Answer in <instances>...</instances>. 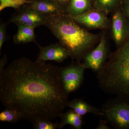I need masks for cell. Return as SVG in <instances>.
<instances>
[{
    "label": "cell",
    "mask_w": 129,
    "mask_h": 129,
    "mask_svg": "<svg viewBox=\"0 0 129 129\" xmlns=\"http://www.w3.org/2000/svg\"><path fill=\"white\" fill-rule=\"evenodd\" d=\"M62 85L60 70L46 62L20 58L0 73V100L30 122L59 117L68 99Z\"/></svg>",
    "instance_id": "1"
},
{
    "label": "cell",
    "mask_w": 129,
    "mask_h": 129,
    "mask_svg": "<svg viewBox=\"0 0 129 129\" xmlns=\"http://www.w3.org/2000/svg\"><path fill=\"white\" fill-rule=\"evenodd\" d=\"M44 25L48 28L60 43L67 49L70 57L81 63L86 53L93 49L96 43V35L63 14L47 16Z\"/></svg>",
    "instance_id": "2"
},
{
    "label": "cell",
    "mask_w": 129,
    "mask_h": 129,
    "mask_svg": "<svg viewBox=\"0 0 129 129\" xmlns=\"http://www.w3.org/2000/svg\"><path fill=\"white\" fill-rule=\"evenodd\" d=\"M96 78L104 92L129 99V37L110 55Z\"/></svg>",
    "instance_id": "3"
},
{
    "label": "cell",
    "mask_w": 129,
    "mask_h": 129,
    "mask_svg": "<svg viewBox=\"0 0 129 129\" xmlns=\"http://www.w3.org/2000/svg\"><path fill=\"white\" fill-rule=\"evenodd\" d=\"M103 117L116 129H129V99L117 96L102 106Z\"/></svg>",
    "instance_id": "4"
},
{
    "label": "cell",
    "mask_w": 129,
    "mask_h": 129,
    "mask_svg": "<svg viewBox=\"0 0 129 129\" xmlns=\"http://www.w3.org/2000/svg\"><path fill=\"white\" fill-rule=\"evenodd\" d=\"M85 69L81 63L77 62L59 68L61 83L67 94L74 92L80 87L84 80Z\"/></svg>",
    "instance_id": "5"
},
{
    "label": "cell",
    "mask_w": 129,
    "mask_h": 129,
    "mask_svg": "<svg viewBox=\"0 0 129 129\" xmlns=\"http://www.w3.org/2000/svg\"><path fill=\"white\" fill-rule=\"evenodd\" d=\"M46 15L37 12L29 6L27 3L16 9L9 21V23L18 25L23 24L35 28L44 25L46 20Z\"/></svg>",
    "instance_id": "6"
},
{
    "label": "cell",
    "mask_w": 129,
    "mask_h": 129,
    "mask_svg": "<svg viewBox=\"0 0 129 129\" xmlns=\"http://www.w3.org/2000/svg\"><path fill=\"white\" fill-rule=\"evenodd\" d=\"M108 51L106 37L102 36L97 46L84 56L81 64L86 69H90L98 73L106 63Z\"/></svg>",
    "instance_id": "7"
},
{
    "label": "cell",
    "mask_w": 129,
    "mask_h": 129,
    "mask_svg": "<svg viewBox=\"0 0 129 129\" xmlns=\"http://www.w3.org/2000/svg\"><path fill=\"white\" fill-rule=\"evenodd\" d=\"M67 16L83 28L103 29L108 27L109 25L107 14L94 8L79 16Z\"/></svg>",
    "instance_id": "8"
},
{
    "label": "cell",
    "mask_w": 129,
    "mask_h": 129,
    "mask_svg": "<svg viewBox=\"0 0 129 129\" xmlns=\"http://www.w3.org/2000/svg\"><path fill=\"white\" fill-rule=\"evenodd\" d=\"M112 32L117 48L129 37V21L120 8L115 10L113 16Z\"/></svg>",
    "instance_id": "9"
},
{
    "label": "cell",
    "mask_w": 129,
    "mask_h": 129,
    "mask_svg": "<svg viewBox=\"0 0 129 129\" xmlns=\"http://www.w3.org/2000/svg\"><path fill=\"white\" fill-rule=\"evenodd\" d=\"M39 53L36 61L38 62H46L47 61H55L62 62L70 57L69 53L60 42L51 44L47 46H39Z\"/></svg>",
    "instance_id": "10"
},
{
    "label": "cell",
    "mask_w": 129,
    "mask_h": 129,
    "mask_svg": "<svg viewBox=\"0 0 129 129\" xmlns=\"http://www.w3.org/2000/svg\"><path fill=\"white\" fill-rule=\"evenodd\" d=\"M27 3L33 9L46 16L64 15L60 8L51 0H30Z\"/></svg>",
    "instance_id": "11"
},
{
    "label": "cell",
    "mask_w": 129,
    "mask_h": 129,
    "mask_svg": "<svg viewBox=\"0 0 129 129\" xmlns=\"http://www.w3.org/2000/svg\"><path fill=\"white\" fill-rule=\"evenodd\" d=\"M67 107L73 109L75 112L83 117L88 113L92 114L96 116H103L101 109L92 106L83 99H74L68 101Z\"/></svg>",
    "instance_id": "12"
},
{
    "label": "cell",
    "mask_w": 129,
    "mask_h": 129,
    "mask_svg": "<svg viewBox=\"0 0 129 129\" xmlns=\"http://www.w3.org/2000/svg\"><path fill=\"white\" fill-rule=\"evenodd\" d=\"M92 0H69L65 15H80L92 9Z\"/></svg>",
    "instance_id": "13"
},
{
    "label": "cell",
    "mask_w": 129,
    "mask_h": 129,
    "mask_svg": "<svg viewBox=\"0 0 129 129\" xmlns=\"http://www.w3.org/2000/svg\"><path fill=\"white\" fill-rule=\"evenodd\" d=\"M17 26V32L13 38L14 44L19 45L36 42L35 28L23 24H19Z\"/></svg>",
    "instance_id": "14"
},
{
    "label": "cell",
    "mask_w": 129,
    "mask_h": 129,
    "mask_svg": "<svg viewBox=\"0 0 129 129\" xmlns=\"http://www.w3.org/2000/svg\"><path fill=\"white\" fill-rule=\"evenodd\" d=\"M59 117L60 118L59 129L62 128L66 125H70L76 129H81L84 124L82 116L72 109L66 112L62 113Z\"/></svg>",
    "instance_id": "15"
},
{
    "label": "cell",
    "mask_w": 129,
    "mask_h": 129,
    "mask_svg": "<svg viewBox=\"0 0 129 129\" xmlns=\"http://www.w3.org/2000/svg\"><path fill=\"white\" fill-rule=\"evenodd\" d=\"M123 0H92L94 9L103 12L106 14L115 11L122 6Z\"/></svg>",
    "instance_id": "16"
},
{
    "label": "cell",
    "mask_w": 129,
    "mask_h": 129,
    "mask_svg": "<svg viewBox=\"0 0 129 129\" xmlns=\"http://www.w3.org/2000/svg\"><path fill=\"white\" fill-rule=\"evenodd\" d=\"M22 119V115L18 111L9 108L0 113V121L8 123H15Z\"/></svg>",
    "instance_id": "17"
},
{
    "label": "cell",
    "mask_w": 129,
    "mask_h": 129,
    "mask_svg": "<svg viewBox=\"0 0 129 129\" xmlns=\"http://www.w3.org/2000/svg\"><path fill=\"white\" fill-rule=\"evenodd\" d=\"M30 0H0V11L7 8H12L16 9L21 6L29 2Z\"/></svg>",
    "instance_id": "18"
},
{
    "label": "cell",
    "mask_w": 129,
    "mask_h": 129,
    "mask_svg": "<svg viewBox=\"0 0 129 129\" xmlns=\"http://www.w3.org/2000/svg\"><path fill=\"white\" fill-rule=\"evenodd\" d=\"M32 123L35 129H59L60 127V122L53 123L50 120H40Z\"/></svg>",
    "instance_id": "19"
},
{
    "label": "cell",
    "mask_w": 129,
    "mask_h": 129,
    "mask_svg": "<svg viewBox=\"0 0 129 129\" xmlns=\"http://www.w3.org/2000/svg\"><path fill=\"white\" fill-rule=\"evenodd\" d=\"M6 39V24L1 21L0 24V51Z\"/></svg>",
    "instance_id": "20"
},
{
    "label": "cell",
    "mask_w": 129,
    "mask_h": 129,
    "mask_svg": "<svg viewBox=\"0 0 129 129\" xmlns=\"http://www.w3.org/2000/svg\"><path fill=\"white\" fill-rule=\"evenodd\" d=\"M60 8L63 14L65 15V12L68 5L69 0H51Z\"/></svg>",
    "instance_id": "21"
},
{
    "label": "cell",
    "mask_w": 129,
    "mask_h": 129,
    "mask_svg": "<svg viewBox=\"0 0 129 129\" xmlns=\"http://www.w3.org/2000/svg\"><path fill=\"white\" fill-rule=\"evenodd\" d=\"M107 122L105 119H100L96 129H111V127L107 124Z\"/></svg>",
    "instance_id": "22"
},
{
    "label": "cell",
    "mask_w": 129,
    "mask_h": 129,
    "mask_svg": "<svg viewBox=\"0 0 129 129\" xmlns=\"http://www.w3.org/2000/svg\"><path fill=\"white\" fill-rule=\"evenodd\" d=\"M7 56L6 55H4L3 57L0 60V73L5 69V66L7 63Z\"/></svg>",
    "instance_id": "23"
},
{
    "label": "cell",
    "mask_w": 129,
    "mask_h": 129,
    "mask_svg": "<svg viewBox=\"0 0 129 129\" xmlns=\"http://www.w3.org/2000/svg\"><path fill=\"white\" fill-rule=\"evenodd\" d=\"M122 6H123V11L124 13L129 19V2L123 3Z\"/></svg>",
    "instance_id": "24"
},
{
    "label": "cell",
    "mask_w": 129,
    "mask_h": 129,
    "mask_svg": "<svg viewBox=\"0 0 129 129\" xmlns=\"http://www.w3.org/2000/svg\"><path fill=\"white\" fill-rule=\"evenodd\" d=\"M123 3H125L129 2V0H123Z\"/></svg>",
    "instance_id": "25"
}]
</instances>
